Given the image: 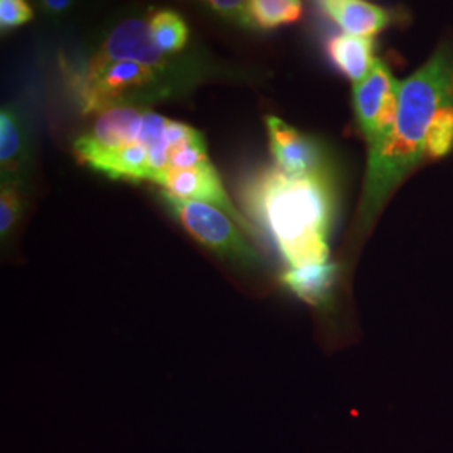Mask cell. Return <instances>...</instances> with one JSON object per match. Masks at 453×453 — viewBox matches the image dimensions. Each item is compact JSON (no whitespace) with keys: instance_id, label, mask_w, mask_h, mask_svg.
Returning <instances> with one entry per match:
<instances>
[{"instance_id":"ba28073f","label":"cell","mask_w":453,"mask_h":453,"mask_svg":"<svg viewBox=\"0 0 453 453\" xmlns=\"http://www.w3.org/2000/svg\"><path fill=\"white\" fill-rule=\"evenodd\" d=\"M157 185L162 188L163 194L172 195L181 200H195L215 205L220 211L228 213L249 235L256 234L254 226L242 217V213H239L235 205L232 203L222 185L220 175L211 162L203 163L195 168L168 170L162 179L157 181Z\"/></svg>"},{"instance_id":"8992f818","label":"cell","mask_w":453,"mask_h":453,"mask_svg":"<svg viewBox=\"0 0 453 453\" xmlns=\"http://www.w3.org/2000/svg\"><path fill=\"white\" fill-rule=\"evenodd\" d=\"M93 58L103 61H133L168 73L181 71V61L165 54L153 41L150 22L143 17H128L118 22L104 37Z\"/></svg>"},{"instance_id":"5b68a950","label":"cell","mask_w":453,"mask_h":453,"mask_svg":"<svg viewBox=\"0 0 453 453\" xmlns=\"http://www.w3.org/2000/svg\"><path fill=\"white\" fill-rule=\"evenodd\" d=\"M400 86L402 82L395 80L381 59H376L368 76L355 84L353 106L357 123L368 145H374L391 130L398 111Z\"/></svg>"},{"instance_id":"8fae6325","label":"cell","mask_w":453,"mask_h":453,"mask_svg":"<svg viewBox=\"0 0 453 453\" xmlns=\"http://www.w3.org/2000/svg\"><path fill=\"white\" fill-rule=\"evenodd\" d=\"M372 49L374 42L372 37L341 34L329 39L327 56L349 81L357 84L368 76L376 61Z\"/></svg>"},{"instance_id":"6da1fadb","label":"cell","mask_w":453,"mask_h":453,"mask_svg":"<svg viewBox=\"0 0 453 453\" xmlns=\"http://www.w3.org/2000/svg\"><path fill=\"white\" fill-rule=\"evenodd\" d=\"M243 207L271 237L288 269L329 262L333 192L327 177H291L265 166L245 180Z\"/></svg>"},{"instance_id":"7a4b0ae2","label":"cell","mask_w":453,"mask_h":453,"mask_svg":"<svg viewBox=\"0 0 453 453\" xmlns=\"http://www.w3.org/2000/svg\"><path fill=\"white\" fill-rule=\"evenodd\" d=\"M453 104V56L440 49L400 86L391 130L370 146L359 220L372 224L389 194L426 155V134L441 108Z\"/></svg>"},{"instance_id":"9a60e30c","label":"cell","mask_w":453,"mask_h":453,"mask_svg":"<svg viewBox=\"0 0 453 453\" xmlns=\"http://www.w3.org/2000/svg\"><path fill=\"white\" fill-rule=\"evenodd\" d=\"M453 146V104L440 110L432 121L426 134V155L440 158L447 155Z\"/></svg>"},{"instance_id":"3957f363","label":"cell","mask_w":453,"mask_h":453,"mask_svg":"<svg viewBox=\"0 0 453 453\" xmlns=\"http://www.w3.org/2000/svg\"><path fill=\"white\" fill-rule=\"evenodd\" d=\"M180 78L177 73L133 61H103L91 56L74 71L71 86L82 113L97 114L165 97L172 91V81Z\"/></svg>"},{"instance_id":"e0dca14e","label":"cell","mask_w":453,"mask_h":453,"mask_svg":"<svg viewBox=\"0 0 453 453\" xmlns=\"http://www.w3.org/2000/svg\"><path fill=\"white\" fill-rule=\"evenodd\" d=\"M211 12L242 27H256L249 11V0H200Z\"/></svg>"},{"instance_id":"ac0fdd59","label":"cell","mask_w":453,"mask_h":453,"mask_svg":"<svg viewBox=\"0 0 453 453\" xmlns=\"http://www.w3.org/2000/svg\"><path fill=\"white\" fill-rule=\"evenodd\" d=\"M34 12L26 0H0V29L2 34L17 29L29 20Z\"/></svg>"},{"instance_id":"52a82bcc","label":"cell","mask_w":453,"mask_h":453,"mask_svg":"<svg viewBox=\"0 0 453 453\" xmlns=\"http://www.w3.org/2000/svg\"><path fill=\"white\" fill-rule=\"evenodd\" d=\"M275 166L291 177H327L326 155L316 138L292 128L277 116H265Z\"/></svg>"},{"instance_id":"30bf717a","label":"cell","mask_w":453,"mask_h":453,"mask_svg":"<svg viewBox=\"0 0 453 453\" xmlns=\"http://www.w3.org/2000/svg\"><path fill=\"white\" fill-rule=\"evenodd\" d=\"M324 12L351 35L372 37L391 22L388 11L365 0H319Z\"/></svg>"},{"instance_id":"5bb4252c","label":"cell","mask_w":453,"mask_h":453,"mask_svg":"<svg viewBox=\"0 0 453 453\" xmlns=\"http://www.w3.org/2000/svg\"><path fill=\"white\" fill-rule=\"evenodd\" d=\"M249 11L256 27L275 29L297 22L303 16L301 0H249Z\"/></svg>"},{"instance_id":"d6986e66","label":"cell","mask_w":453,"mask_h":453,"mask_svg":"<svg viewBox=\"0 0 453 453\" xmlns=\"http://www.w3.org/2000/svg\"><path fill=\"white\" fill-rule=\"evenodd\" d=\"M74 0H41L42 11L50 17L65 16L73 7Z\"/></svg>"},{"instance_id":"2e32d148","label":"cell","mask_w":453,"mask_h":453,"mask_svg":"<svg viewBox=\"0 0 453 453\" xmlns=\"http://www.w3.org/2000/svg\"><path fill=\"white\" fill-rule=\"evenodd\" d=\"M22 213V195L20 185L2 181L0 188V235L2 241L12 234Z\"/></svg>"},{"instance_id":"7c38bea8","label":"cell","mask_w":453,"mask_h":453,"mask_svg":"<svg viewBox=\"0 0 453 453\" xmlns=\"http://www.w3.org/2000/svg\"><path fill=\"white\" fill-rule=\"evenodd\" d=\"M334 274L336 267L327 262L299 269H288L282 274V282L297 297L309 304L318 306L327 299L331 286L334 282Z\"/></svg>"},{"instance_id":"9c48e42d","label":"cell","mask_w":453,"mask_h":453,"mask_svg":"<svg viewBox=\"0 0 453 453\" xmlns=\"http://www.w3.org/2000/svg\"><path fill=\"white\" fill-rule=\"evenodd\" d=\"M29 165V134L22 116L12 108L0 111V170L2 181L17 183Z\"/></svg>"},{"instance_id":"277c9868","label":"cell","mask_w":453,"mask_h":453,"mask_svg":"<svg viewBox=\"0 0 453 453\" xmlns=\"http://www.w3.org/2000/svg\"><path fill=\"white\" fill-rule=\"evenodd\" d=\"M162 198L181 226L215 256L242 267L259 264V252L247 239L249 234L228 213L211 203L181 200L163 192Z\"/></svg>"},{"instance_id":"4fadbf2b","label":"cell","mask_w":453,"mask_h":453,"mask_svg":"<svg viewBox=\"0 0 453 453\" xmlns=\"http://www.w3.org/2000/svg\"><path fill=\"white\" fill-rule=\"evenodd\" d=\"M150 31L157 46L168 56H177L187 48L190 31L187 22L173 11H155L148 17Z\"/></svg>"}]
</instances>
